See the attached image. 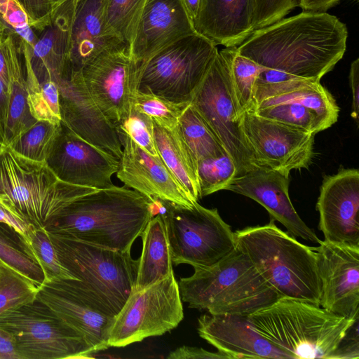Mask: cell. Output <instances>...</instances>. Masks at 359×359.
<instances>
[{
    "instance_id": "cell-1",
    "label": "cell",
    "mask_w": 359,
    "mask_h": 359,
    "mask_svg": "<svg viewBox=\"0 0 359 359\" xmlns=\"http://www.w3.org/2000/svg\"><path fill=\"white\" fill-rule=\"evenodd\" d=\"M347 38L336 16L304 11L255 29L237 51L262 67L320 82L342 59Z\"/></svg>"
},
{
    "instance_id": "cell-2",
    "label": "cell",
    "mask_w": 359,
    "mask_h": 359,
    "mask_svg": "<svg viewBox=\"0 0 359 359\" xmlns=\"http://www.w3.org/2000/svg\"><path fill=\"white\" fill-rule=\"evenodd\" d=\"M158 199L126 187L83 195L65 207L45 227L47 232L130 252L149 221L160 212Z\"/></svg>"
},
{
    "instance_id": "cell-3",
    "label": "cell",
    "mask_w": 359,
    "mask_h": 359,
    "mask_svg": "<svg viewBox=\"0 0 359 359\" xmlns=\"http://www.w3.org/2000/svg\"><path fill=\"white\" fill-rule=\"evenodd\" d=\"M236 248L250 260L278 298L320 306L321 283L316 251L278 228L274 219L234 232Z\"/></svg>"
},
{
    "instance_id": "cell-4",
    "label": "cell",
    "mask_w": 359,
    "mask_h": 359,
    "mask_svg": "<svg viewBox=\"0 0 359 359\" xmlns=\"http://www.w3.org/2000/svg\"><path fill=\"white\" fill-rule=\"evenodd\" d=\"M255 330L290 358L330 359L359 318H346L305 301L282 297L250 314Z\"/></svg>"
},
{
    "instance_id": "cell-5",
    "label": "cell",
    "mask_w": 359,
    "mask_h": 359,
    "mask_svg": "<svg viewBox=\"0 0 359 359\" xmlns=\"http://www.w3.org/2000/svg\"><path fill=\"white\" fill-rule=\"evenodd\" d=\"M194 269L192 276L178 282L181 299L189 308L249 316L278 299L236 248L212 266Z\"/></svg>"
},
{
    "instance_id": "cell-6",
    "label": "cell",
    "mask_w": 359,
    "mask_h": 359,
    "mask_svg": "<svg viewBox=\"0 0 359 359\" xmlns=\"http://www.w3.org/2000/svg\"><path fill=\"white\" fill-rule=\"evenodd\" d=\"M97 190L63 182L46 162L25 158L8 146L0 154V202L33 228L45 229L67 205Z\"/></svg>"
},
{
    "instance_id": "cell-7",
    "label": "cell",
    "mask_w": 359,
    "mask_h": 359,
    "mask_svg": "<svg viewBox=\"0 0 359 359\" xmlns=\"http://www.w3.org/2000/svg\"><path fill=\"white\" fill-rule=\"evenodd\" d=\"M47 233L62 266L116 316L135 287L139 259H133L130 252Z\"/></svg>"
},
{
    "instance_id": "cell-8",
    "label": "cell",
    "mask_w": 359,
    "mask_h": 359,
    "mask_svg": "<svg viewBox=\"0 0 359 359\" xmlns=\"http://www.w3.org/2000/svg\"><path fill=\"white\" fill-rule=\"evenodd\" d=\"M196 33L165 46L138 67L137 90L176 102H190L218 53Z\"/></svg>"
},
{
    "instance_id": "cell-9",
    "label": "cell",
    "mask_w": 359,
    "mask_h": 359,
    "mask_svg": "<svg viewBox=\"0 0 359 359\" xmlns=\"http://www.w3.org/2000/svg\"><path fill=\"white\" fill-rule=\"evenodd\" d=\"M162 203L160 213L165 224L172 264L208 267L236 248L234 232L217 208H206L198 202L190 208L164 201Z\"/></svg>"
},
{
    "instance_id": "cell-10",
    "label": "cell",
    "mask_w": 359,
    "mask_h": 359,
    "mask_svg": "<svg viewBox=\"0 0 359 359\" xmlns=\"http://www.w3.org/2000/svg\"><path fill=\"white\" fill-rule=\"evenodd\" d=\"M0 327L13 336L20 359L85 358L95 353L80 332L38 298L1 313Z\"/></svg>"
},
{
    "instance_id": "cell-11",
    "label": "cell",
    "mask_w": 359,
    "mask_h": 359,
    "mask_svg": "<svg viewBox=\"0 0 359 359\" xmlns=\"http://www.w3.org/2000/svg\"><path fill=\"white\" fill-rule=\"evenodd\" d=\"M184 318L182 300L174 273L140 290H132L111 327L109 347H124L163 334Z\"/></svg>"
},
{
    "instance_id": "cell-12",
    "label": "cell",
    "mask_w": 359,
    "mask_h": 359,
    "mask_svg": "<svg viewBox=\"0 0 359 359\" xmlns=\"http://www.w3.org/2000/svg\"><path fill=\"white\" fill-rule=\"evenodd\" d=\"M191 104L234 161L237 177L259 168L245 139L231 90L227 64L219 51L196 91Z\"/></svg>"
},
{
    "instance_id": "cell-13",
    "label": "cell",
    "mask_w": 359,
    "mask_h": 359,
    "mask_svg": "<svg viewBox=\"0 0 359 359\" xmlns=\"http://www.w3.org/2000/svg\"><path fill=\"white\" fill-rule=\"evenodd\" d=\"M138 65L120 42L100 52L79 69L92 99L116 127L128 115L137 90Z\"/></svg>"
},
{
    "instance_id": "cell-14",
    "label": "cell",
    "mask_w": 359,
    "mask_h": 359,
    "mask_svg": "<svg viewBox=\"0 0 359 359\" xmlns=\"http://www.w3.org/2000/svg\"><path fill=\"white\" fill-rule=\"evenodd\" d=\"M243 130L259 168L289 177L292 170L307 168L313 156L315 134L252 111L241 116Z\"/></svg>"
},
{
    "instance_id": "cell-15",
    "label": "cell",
    "mask_w": 359,
    "mask_h": 359,
    "mask_svg": "<svg viewBox=\"0 0 359 359\" xmlns=\"http://www.w3.org/2000/svg\"><path fill=\"white\" fill-rule=\"evenodd\" d=\"M36 298L80 332L95 353L109 348L115 314L83 282L78 279L45 282Z\"/></svg>"
},
{
    "instance_id": "cell-16",
    "label": "cell",
    "mask_w": 359,
    "mask_h": 359,
    "mask_svg": "<svg viewBox=\"0 0 359 359\" xmlns=\"http://www.w3.org/2000/svg\"><path fill=\"white\" fill-rule=\"evenodd\" d=\"M320 306L346 318H359V245L322 241L317 248Z\"/></svg>"
},
{
    "instance_id": "cell-17",
    "label": "cell",
    "mask_w": 359,
    "mask_h": 359,
    "mask_svg": "<svg viewBox=\"0 0 359 359\" xmlns=\"http://www.w3.org/2000/svg\"><path fill=\"white\" fill-rule=\"evenodd\" d=\"M48 165L63 182L102 189L114 186L119 160L84 140L62 123Z\"/></svg>"
},
{
    "instance_id": "cell-18",
    "label": "cell",
    "mask_w": 359,
    "mask_h": 359,
    "mask_svg": "<svg viewBox=\"0 0 359 359\" xmlns=\"http://www.w3.org/2000/svg\"><path fill=\"white\" fill-rule=\"evenodd\" d=\"M62 123L97 148L120 159L122 146L114 125L88 93L79 70L57 83Z\"/></svg>"
},
{
    "instance_id": "cell-19",
    "label": "cell",
    "mask_w": 359,
    "mask_h": 359,
    "mask_svg": "<svg viewBox=\"0 0 359 359\" xmlns=\"http://www.w3.org/2000/svg\"><path fill=\"white\" fill-rule=\"evenodd\" d=\"M316 210L325 241L359 245V171L341 167L324 177Z\"/></svg>"
},
{
    "instance_id": "cell-20",
    "label": "cell",
    "mask_w": 359,
    "mask_h": 359,
    "mask_svg": "<svg viewBox=\"0 0 359 359\" xmlns=\"http://www.w3.org/2000/svg\"><path fill=\"white\" fill-rule=\"evenodd\" d=\"M122 146L117 177L124 184L147 196L184 207L194 201L160 156H155L136 144L125 131L117 129Z\"/></svg>"
},
{
    "instance_id": "cell-21",
    "label": "cell",
    "mask_w": 359,
    "mask_h": 359,
    "mask_svg": "<svg viewBox=\"0 0 359 359\" xmlns=\"http://www.w3.org/2000/svg\"><path fill=\"white\" fill-rule=\"evenodd\" d=\"M197 33L183 0H146L129 44L138 65L175 41Z\"/></svg>"
},
{
    "instance_id": "cell-22",
    "label": "cell",
    "mask_w": 359,
    "mask_h": 359,
    "mask_svg": "<svg viewBox=\"0 0 359 359\" xmlns=\"http://www.w3.org/2000/svg\"><path fill=\"white\" fill-rule=\"evenodd\" d=\"M289 182L288 177L278 171L257 168L233 179L224 190L259 203L294 237L319 244L322 241L301 219L290 201Z\"/></svg>"
},
{
    "instance_id": "cell-23",
    "label": "cell",
    "mask_w": 359,
    "mask_h": 359,
    "mask_svg": "<svg viewBox=\"0 0 359 359\" xmlns=\"http://www.w3.org/2000/svg\"><path fill=\"white\" fill-rule=\"evenodd\" d=\"M197 329L202 339L229 359L290 358L262 337L246 315H203L198 320Z\"/></svg>"
},
{
    "instance_id": "cell-24",
    "label": "cell",
    "mask_w": 359,
    "mask_h": 359,
    "mask_svg": "<svg viewBox=\"0 0 359 359\" xmlns=\"http://www.w3.org/2000/svg\"><path fill=\"white\" fill-rule=\"evenodd\" d=\"M75 3L67 0L53 10L50 22L37 33L32 49L20 40L22 53L39 83L53 81L57 84L72 69L69 50Z\"/></svg>"
},
{
    "instance_id": "cell-25",
    "label": "cell",
    "mask_w": 359,
    "mask_h": 359,
    "mask_svg": "<svg viewBox=\"0 0 359 359\" xmlns=\"http://www.w3.org/2000/svg\"><path fill=\"white\" fill-rule=\"evenodd\" d=\"M255 0H200L196 32L225 47L238 46L254 31Z\"/></svg>"
},
{
    "instance_id": "cell-26",
    "label": "cell",
    "mask_w": 359,
    "mask_h": 359,
    "mask_svg": "<svg viewBox=\"0 0 359 359\" xmlns=\"http://www.w3.org/2000/svg\"><path fill=\"white\" fill-rule=\"evenodd\" d=\"M120 42L105 22L102 0H76L69 50L73 69L79 70L104 48Z\"/></svg>"
},
{
    "instance_id": "cell-27",
    "label": "cell",
    "mask_w": 359,
    "mask_h": 359,
    "mask_svg": "<svg viewBox=\"0 0 359 359\" xmlns=\"http://www.w3.org/2000/svg\"><path fill=\"white\" fill-rule=\"evenodd\" d=\"M6 34L8 70V113L4 130V142L8 146L28 130L37 120L30 114L27 102V88L20 39Z\"/></svg>"
},
{
    "instance_id": "cell-28",
    "label": "cell",
    "mask_w": 359,
    "mask_h": 359,
    "mask_svg": "<svg viewBox=\"0 0 359 359\" xmlns=\"http://www.w3.org/2000/svg\"><path fill=\"white\" fill-rule=\"evenodd\" d=\"M142 249L133 290H140L173 273L165 224L161 213L154 216L140 235Z\"/></svg>"
},
{
    "instance_id": "cell-29",
    "label": "cell",
    "mask_w": 359,
    "mask_h": 359,
    "mask_svg": "<svg viewBox=\"0 0 359 359\" xmlns=\"http://www.w3.org/2000/svg\"><path fill=\"white\" fill-rule=\"evenodd\" d=\"M158 154L187 194L196 202L200 197L197 165L182 137L179 126L165 129L153 121Z\"/></svg>"
},
{
    "instance_id": "cell-30",
    "label": "cell",
    "mask_w": 359,
    "mask_h": 359,
    "mask_svg": "<svg viewBox=\"0 0 359 359\" xmlns=\"http://www.w3.org/2000/svg\"><path fill=\"white\" fill-rule=\"evenodd\" d=\"M286 102H298L309 109L314 116L320 132L337 121L339 107L332 94L320 82L267 99L255 109Z\"/></svg>"
},
{
    "instance_id": "cell-31",
    "label": "cell",
    "mask_w": 359,
    "mask_h": 359,
    "mask_svg": "<svg viewBox=\"0 0 359 359\" xmlns=\"http://www.w3.org/2000/svg\"><path fill=\"white\" fill-rule=\"evenodd\" d=\"M0 262L39 288L45 283L44 273L31 248L18 231L4 222H0Z\"/></svg>"
},
{
    "instance_id": "cell-32",
    "label": "cell",
    "mask_w": 359,
    "mask_h": 359,
    "mask_svg": "<svg viewBox=\"0 0 359 359\" xmlns=\"http://www.w3.org/2000/svg\"><path fill=\"white\" fill-rule=\"evenodd\" d=\"M219 52L227 64L232 93L241 116L252 109L255 82L264 67L239 54L237 46L225 47Z\"/></svg>"
},
{
    "instance_id": "cell-33",
    "label": "cell",
    "mask_w": 359,
    "mask_h": 359,
    "mask_svg": "<svg viewBox=\"0 0 359 359\" xmlns=\"http://www.w3.org/2000/svg\"><path fill=\"white\" fill-rule=\"evenodd\" d=\"M178 126L197 167L205 159L227 154L191 103L182 114Z\"/></svg>"
},
{
    "instance_id": "cell-34",
    "label": "cell",
    "mask_w": 359,
    "mask_h": 359,
    "mask_svg": "<svg viewBox=\"0 0 359 359\" xmlns=\"http://www.w3.org/2000/svg\"><path fill=\"white\" fill-rule=\"evenodd\" d=\"M27 88V102L31 115L36 120L47 121L55 124L62 122L60 92L53 81L39 83L27 58L22 53Z\"/></svg>"
},
{
    "instance_id": "cell-35",
    "label": "cell",
    "mask_w": 359,
    "mask_h": 359,
    "mask_svg": "<svg viewBox=\"0 0 359 359\" xmlns=\"http://www.w3.org/2000/svg\"><path fill=\"white\" fill-rule=\"evenodd\" d=\"M61 129L62 123L38 120L8 147L25 158L46 162Z\"/></svg>"
},
{
    "instance_id": "cell-36",
    "label": "cell",
    "mask_w": 359,
    "mask_h": 359,
    "mask_svg": "<svg viewBox=\"0 0 359 359\" xmlns=\"http://www.w3.org/2000/svg\"><path fill=\"white\" fill-rule=\"evenodd\" d=\"M146 0H102L107 27L128 46Z\"/></svg>"
},
{
    "instance_id": "cell-37",
    "label": "cell",
    "mask_w": 359,
    "mask_h": 359,
    "mask_svg": "<svg viewBox=\"0 0 359 359\" xmlns=\"http://www.w3.org/2000/svg\"><path fill=\"white\" fill-rule=\"evenodd\" d=\"M39 287L0 262V314L36 299Z\"/></svg>"
},
{
    "instance_id": "cell-38",
    "label": "cell",
    "mask_w": 359,
    "mask_h": 359,
    "mask_svg": "<svg viewBox=\"0 0 359 359\" xmlns=\"http://www.w3.org/2000/svg\"><path fill=\"white\" fill-rule=\"evenodd\" d=\"M133 103L161 127L173 130L190 102H176L151 93L135 92Z\"/></svg>"
},
{
    "instance_id": "cell-39",
    "label": "cell",
    "mask_w": 359,
    "mask_h": 359,
    "mask_svg": "<svg viewBox=\"0 0 359 359\" xmlns=\"http://www.w3.org/2000/svg\"><path fill=\"white\" fill-rule=\"evenodd\" d=\"M316 83L318 82L264 67L259 74L255 82L253 107L251 111L267 99L307 87Z\"/></svg>"
},
{
    "instance_id": "cell-40",
    "label": "cell",
    "mask_w": 359,
    "mask_h": 359,
    "mask_svg": "<svg viewBox=\"0 0 359 359\" xmlns=\"http://www.w3.org/2000/svg\"><path fill=\"white\" fill-rule=\"evenodd\" d=\"M197 172L201 198L224 190L230 182L238 176L236 165L228 154L199 162Z\"/></svg>"
},
{
    "instance_id": "cell-41",
    "label": "cell",
    "mask_w": 359,
    "mask_h": 359,
    "mask_svg": "<svg viewBox=\"0 0 359 359\" xmlns=\"http://www.w3.org/2000/svg\"><path fill=\"white\" fill-rule=\"evenodd\" d=\"M29 246L41 268L45 282L76 279L60 262L55 250L44 229H32Z\"/></svg>"
},
{
    "instance_id": "cell-42",
    "label": "cell",
    "mask_w": 359,
    "mask_h": 359,
    "mask_svg": "<svg viewBox=\"0 0 359 359\" xmlns=\"http://www.w3.org/2000/svg\"><path fill=\"white\" fill-rule=\"evenodd\" d=\"M249 111L313 134L320 132L313 114L302 104L296 102L278 103Z\"/></svg>"
},
{
    "instance_id": "cell-43",
    "label": "cell",
    "mask_w": 359,
    "mask_h": 359,
    "mask_svg": "<svg viewBox=\"0 0 359 359\" xmlns=\"http://www.w3.org/2000/svg\"><path fill=\"white\" fill-rule=\"evenodd\" d=\"M0 23L4 33L11 34L25 41L32 49L37 41L36 32L17 0H0Z\"/></svg>"
},
{
    "instance_id": "cell-44",
    "label": "cell",
    "mask_w": 359,
    "mask_h": 359,
    "mask_svg": "<svg viewBox=\"0 0 359 359\" xmlns=\"http://www.w3.org/2000/svg\"><path fill=\"white\" fill-rule=\"evenodd\" d=\"M116 128L126 132L134 142L150 154L159 156L154 140L153 120L132 104L128 115Z\"/></svg>"
},
{
    "instance_id": "cell-45",
    "label": "cell",
    "mask_w": 359,
    "mask_h": 359,
    "mask_svg": "<svg viewBox=\"0 0 359 359\" xmlns=\"http://www.w3.org/2000/svg\"><path fill=\"white\" fill-rule=\"evenodd\" d=\"M298 0H255L253 29L265 27L283 18L294 7Z\"/></svg>"
},
{
    "instance_id": "cell-46",
    "label": "cell",
    "mask_w": 359,
    "mask_h": 359,
    "mask_svg": "<svg viewBox=\"0 0 359 359\" xmlns=\"http://www.w3.org/2000/svg\"><path fill=\"white\" fill-rule=\"evenodd\" d=\"M26 13L32 27L36 33L51 20L53 12L52 0H17Z\"/></svg>"
},
{
    "instance_id": "cell-47",
    "label": "cell",
    "mask_w": 359,
    "mask_h": 359,
    "mask_svg": "<svg viewBox=\"0 0 359 359\" xmlns=\"http://www.w3.org/2000/svg\"><path fill=\"white\" fill-rule=\"evenodd\" d=\"M359 358L358 319L353 324L330 359Z\"/></svg>"
},
{
    "instance_id": "cell-48",
    "label": "cell",
    "mask_w": 359,
    "mask_h": 359,
    "mask_svg": "<svg viewBox=\"0 0 359 359\" xmlns=\"http://www.w3.org/2000/svg\"><path fill=\"white\" fill-rule=\"evenodd\" d=\"M168 359H229L220 352L212 353L202 348L183 346L171 351Z\"/></svg>"
},
{
    "instance_id": "cell-49",
    "label": "cell",
    "mask_w": 359,
    "mask_h": 359,
    "mask_svg": "<svg viewBox=\"0 0 359 359\" xmlns=\"http://www.w3.org/2000/svg\"><path fill=\"white\" fill-rule=\"evenodd\" d=\"M0 222L6 223L14 228L22 236L29 245L32 227L1 202Z\"/></svg>"
},
{
    "instance_id": "cell-50",
    "label": "cell",
    "mask_w": 359,
    "mask_h": 359,
    "mask_svg": "<svg viewBox=\"0 0 359 359\" xmlns=\"http://www.w3.org/2000/svg\"><path fill=\"white\" fill-rule=\"evenodd\" d=\"M349 82L352 93L351 117L358 124L359 111V59L353 60L351 65L349 72Z\"/></svg>"
},
{
    "instance_id": "cell-51",
    "label": "cell",
    "mask_w": 359,
    "mask_h": 359,
    "mask_svg": "<svg viewBox=\"0 0 359 359\" xmlns=\"http://www.w3.org/2000/svg\"><path fill=\"white\" fill-rule=\"evenodd\" d=\"M0 359H20L13 336L1 327Z\"/></svg>"
},
{
    "instance_id": "cell-52",
    "label": "cell",
    "mask_w": 359,
    "mask_h": 359,
    "mask_svg": "<svg viewBox=\"0 0 359 359\" xmlns=\"http://www.w3.org/2000/svg\"><path fill=\"white\" fill-rule=\"evenodd\" d=\"M340 0H298V6L304 11L325 12Z\"/></svg>"
},
{
    "instance_id": "cell-53",
    "label": "cell",
    "mask_w": 359,
    "mask_h": 359,
    "mask_svg": "<svg viewBox=\"0 0 359 359\" xmlns=\"http://www.w3.org/2000/svg\"><path fill=\"white\" fill-rule=\"evenodd\" d=\"M8 92L6 84L0 79V128L4 133L8 113Z\"/></svg>"
},
{
    "instance_id": "cell-54",
    "label": "cell",
    "mask_w": 359,
    "mask_h": 359,
    "mask_svg": "<svg viewBox=\"0 0 359 359\" xmlns=\"http://www.w3.org/2000/svg\"><path fill=\"white\" fill-rule=\"evenodd\" d=\"M0 79L8 88V70L5 33L0 35Z\"/></svg>"
},
{
    "instance_id": "cell-55",
    "label": "cell",
    "mask_w": 359,
    "mask_h": 359,
    "mask_svg": "<svg viewBox=\"0 0 359 359\" xmlns=\"http://www.w3.org/2000/svg\"><path fill=\"white\" fill-rule=\"evenodd\" d=\"M185 8L193 21L196 19L200 6V0H183Z\"/></svg>"
},
{
    "instance_id": "cell-56",
    "label": "cell",
    "mask_w": 359,
    "mask_h": 359,
    "mask_svg": "<svg viewBox=\"0 0 359 359\" xmlns=\"http://www.w3.org/2000/svg\"><path fill=\"white\" fill-rule=\"evenodd\" d=\"M6 147V146L4 142V133L0 128V154L3 152Z\"/></svg>"
},
{
    "instance_id": "cell-57",
    "label": "cell",
    "mask_w": 359,
    "mask_h": 359,
    "mask_svg": "<svg viewBox=\"0 0 359 359\" xmlns=\"http://www.w3.org/2000/svg\"><path fill=\"white\" fill-rule=\"evenodd\" d=\"M67 0H52L53 10Z\"/></svg>"
},
{
    "instance_id": "cell-58",
    "label": "cell",
    "mask_w": 359,
    "mask_h": 359,
    "mask_svg": "<svg viewBox=\"0 0 359 359\" xmlns=\"http://www.w3.org/2000/svg\"><path fill=\"white\" fill-rule=\"evenodd\" d=\"M4 33V29L1 24L0 23V35Z\"/></svg>"
},
{
    "instance_id": "cell-59",
    "label": "cell",
    "mask_w": 359,
    "mask_h": 359,
    "mask_svg": "<svg viewBox=\"0 0 359 359\" xmlns=\"http://www.w3.org/2000/svg\"><path fill=\"white\" fill-rule=\"evenodd\" d=\"M353 1H358V0H353Z\"/></svg>"
}]
</instances>
